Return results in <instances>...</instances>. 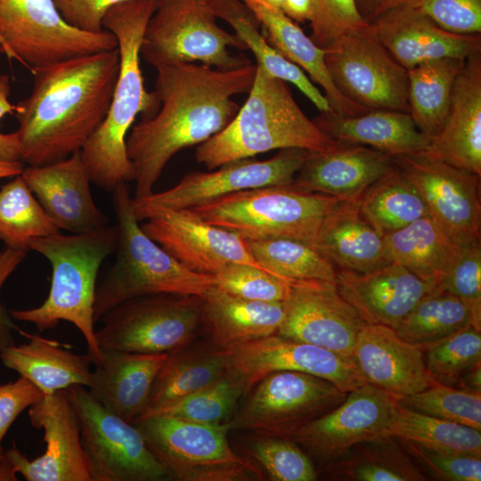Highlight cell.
Listing matches in <instances>:
<instances>
[{"instance_id": "55", "label": "cell", "mask_w": 481, "mask_h": 481, "mask_svg": "<svg viewBox=\"0 0 481 481\" xmlns=\"http://www.w3.org/2000/svg\"><path fill=\"white\" fill-rule=\"evenodd\" d=\"M27 252L24 249L6 247L0 253V295L5 281L22 262ZM19 330V327L13 322V318L6 311L0 298V353L15 345L14 332Z\"/></svg>"}, {"instance_id": "38", "label": "cell", "mask_w": 481, "mask_h": 481, "mask_svg": "<svg viewBox=\"0 0 481 481\" xmlns=\"http://www.w3.org/2000/svg\"><path fill=\"white\" fill-rule=\"evenodd\" d=\"M358 208L382 238L428 216L422 199L396 166L363 192Z\"/></svg>"}, {"instance_id": "9", "label": "cell", "mask_w": 481, "mask_h": 481, "mask_svg": "<svg viewBox=\"0 0 481 481\" xmlns=\"http://www.w3.org/2000/svg\"><path fill=\"white\" fill-rule=\"evenodd\" d=\"M209 0H158L144 30L140 53L157 68L196 61L221 69L251 61L235 56L231 48L248 50L244 42L216 21Z\"/></svg>"}, {"instance_id": "7", "label": "cell", "mask_w": 481, "mask_h": 481, "mask_svg": "<svg viewBox=\"0 0 481 481\" xmlns=\"http://www.w3.org/2000/svg\"><path fill=\"white\" fill-rule=\"evenodd\" d=\"M342 202L292 182L244 190L189 209L245 240L289 238L314 246L323 221Z\"/></svg>"}, {"instance_id": "27", "label": "cell", "mask_w": 481, "mask_h": 481, "mask_svg": "<svg viewBox=\"0 0 481 481\" xmlns=\"http://www.w3.org/2000/svg\"><path fill=\"white\" fill-rule=\"evenodd\" d=\"M422 153L481 176V52L466 59L444 126Z\"/></svg>"}, {"instance_id": "14", "label": "cell", "mask_w": 481, "mask_h": 481, "mask_svg": "<svg viewBox=\"0 0 481 481\" xmlns=\"http://www.w3.org/2000/svg\"><path fill=\"white\" fill-rule=\"evenodd\" d=\"M325 64L337 89L371 110L409 112L408 73L370 24L348 31L325 48Z\"/></svg>"}, {"instance_id": "30", "label": "cell", "mask_w": 481, "mask_h": 481, "mask_svg": "<svg viewBox=\"0 0 481 481\" xmlns=\"http://www.w3.org/2000/svg\"><path fill=\"white\" fill-rule=\"evenodd\" d=\"M313 120L336 142L369 146L392 157L423 152L431 141L405 111L371 110L355 116L330 111L321 113Z\"/></svg>"}, {"instance_id": "34", "label": "cell", "mask_w": 481, "mask_h": 481, "mask_svg": "<svg viewBox=\"0 0 481 481\" xmlns=\"http://www.w3.org/2000/svg\"><path fill=\"white\" fill-rule=\"evenodd\" d=\"M383 241L389 262L403 265L434 287L446 277L464 249L429 216L383 237Z\"/></svg>"}, {"instance_id": "26", "label": "cell", "mask_w": 481, "mask_h": 481, "mask_svg": "<svg viewBox=\"0 0 481 481\" xmlns=\"http://www.w3.org/2000/svg\"><path fill=\"white\" fill-rule=\"evenodd\" d=\"M336 270L340 295L368 324L395 329L417 302L436 288L394 262L365 273Z\"/></svg>"}, {"instance_id": "54", "label": "cell", "mask_w": 481, "mask_h": 481, "mask_svg": "<svg viewBox=\"0 0 481 481\" xmlns=\"http://www.w3.org/2000/svg\"><path fill=\"white\" fill-rule=\"evenodd\" d=\"M126 1L129 0H53L69 25L94 33L103 30L102 20L110 8Z\"/></svg>"}, {"instance_id": "61", "label": "cell", "mask_w": 481, "mask_h": 481, "mask_svg": "<svg viewBox=\"0 0 481 481\" xmlns=\"http://www.w3.org/2000/svg\"><path fill=\"white\" fill-rule=\"evenodd\" d=\"M0 50L7 56L9 60H11L10 52L1 37H0Z\"/></svg>"}, {"instance_id": "57", "label": "cell", "mask_w": 481, "mask_h": 481, "mask_svg": "<svg viewBox=\"0 0 481 481\" xmlns=\"http://www.w3.org/2000/svg\"><path fill=\"white\" fill-rule=\"evenodd\" d=\"M416 0H356L357 9L367 22L371 23L383 13Z\"/></svg>"}, {"instance_id": "33", "label": "cell", "mask_w": 481, "mask_h": 481, "mask_svg": "<svg viewBox=\"0 0 481 481\" xmlns=\"http://www.w3.org/2000/svg\"><path fill=\"white\" fill-rule=\"evenodd\" d=\"M314 247L338 269L365 273L391 263L383 238L362 216L358 201H344L327 216Z\"/></svg>"}, {"instance_id": "12", "label": "cell", "mask_w": 481, "mask_h": 481, "mask_svg": "<svg viewBox=\"0 0 481 481\" xmlns=\"http://www.w3.org/2000/svg\"><path fill=\"white\" fill-rule=\"evenodd\" d=\"M227 421L230 430L290 438L338 405L347 393L330 381L298 371H277L261 379Z\"/></svg>"}, {"instance_id": "25", "label": "cell", "mask_w": 481, "mask_h": 481, "mask_svg": "<svg viewBox=\"0 0 481 481\" xmlns=\"http://www.w3.org/2000/svg\"><path fill=\"white\" fill-rule=\"evenodd\" d=\"M395 167L394 157L374 148L337 142L309 152L293 183L304 190L357 202L377 180Z\"/></svg>"}, {"instance_id": "51", "label": "cell", "mask_w": 481, "mask_h": 481, "mask_svg": "<svg viewBox=\"0 0 481 481\" xmlns=\"http://www.w3.org/2000/svg\"><path fill=\"white\" fill-rule=\"evenodd\" d=\"M399 442L412 457L439 479L481 480V455L440 452L411 442Z\"/></svg>"}, {"instance_id": "3", "label": "cell", "mask_w": 481, "mask_h": 481, "mask_svg": "<svg viewBox=\"0 0 481 481\" xmlns=\"http://www.w3.org/2000/svg\"><path fill=\"white\" fill-rule=\"evenodd\" d=\"M157 6L158 0H129L110 8L102 20L117 39L119 71L106 117L80 153L91 182L106 192L135 181L127 135L137 116L150 118L159 108L155 92L144 86L140 66L144 30Z\"/></svg>"}, {"instance_id": "5", "label": "cell", "mask_w": 481, "mask_h": 481, "mask_svg": "<svg viewBox=\"0 0 481 481\" xmlns=\"http://www.w3.org/2000/svg\"><path fill=\"white\" fill-rule=\"evenodd\" d=\"M117 242L116 225L82 233L58 232L31 240L29 249L43 255L51 264L49 294L40 306L11 310V316L35 324L40 331L55 328L61 321L71 322L86 339L91 363H97L102 348L96 339L94 318L96 279Z\"/></svg>"}, {"instance_id": "23", "label": "cell", "mask_w": 481, "mask_h": 481, "mask_svg": "<svg viewBox=\"0 0 481 481\" xmlns=\"http://www.w3.org/2000/svg\"><path fill=\"white\" fill-rule=\"evenodd\" d=\"M369 24L406 69L442 58L466 60L481 52V35L448 32L412 4L394 8Z\"/></svg>"}, {"instance_id": "29", "label": "cell", "mask_w": 481, "mask_h": 481, "mask_svg": "<svg viewBox=\"0 0 481 481\" xmlns=\"http://www.w3.org/2000/svg\"><path fill=\"white\" fill-rule=\"evenodd\" d=\"M241 1L262 25L268 43L306 71L312 81L322 88L335 113L355 116L369 110L353 102L337 89L325 64V49L319 47L281 8L265 0Z\"/></svg>"}, {"instance_id": "41", "label": "cell", "mask_w": 481, "mask_h": 481, "mask_svg": "<svg viewBox=\"0 0 481 481\" xmlns=\"http://www.w3.org/2000/svg\"><path fill=\"white\" fill-rule=\"evenodd\" d=\"M387 436L440 452L481 455L480 430L418 412L398 402Z\"/></svg>"}, {"instance_id": "13", "label": "cell", "mask_w": 481, "mask_h": 481, "mask_svg": "<svg viewBox=\"0 0 481 481\" xmlns=\"http://www.w3.org/2000/svg\"><path fill=\"white\" fill-rule=\"evenodd\" d=\"M0 37L11 60L29 70L118 46L108 30L94 33L69 25L53 0H0Z\"/></svg>"}, {"instance_id": "47", "label": "cell", "mask_w": 481, "mask_h": 481, "mask_svg": "<svg viewBox=\"0 0 481 481\" xmlns=\"http://www.w3.org/2000/svg\"><path fill=\"white\" fill-rule=\"evenodd\" d=\"M249 454L274 481H314L316 470L309 457L291 439L256 435Z\"/></svg>"}, {"instance_id": "10", "label": "cell", "mask_w": 481, "mask_h": 481, "mask_svg": "<svg viewBox=\"0 0 481 481\" xmlns=\"http://www.w3.org/2000/svg\"><path fill=\"white\" fill-rule=\"evenodd\" d=\"M65 390L78 417L91 481H163L172 477L134 423L107 410L82 385Z\"/></svg>"}, {"instance_id": "32", "label": "cell", "mask_w": 481, "mask_h": 481, "mask_svg": "<svg viewBox=\"0 0 481 481\" xmlns=\"http://www.w3.org/2000/svg\"><path fill=\"white\" fill-rule=\"evenodd\" d=\"M19 333L29 342L7 347L0 353L3 364L29 380L44 395H52L71 386L91 385L92 363L88 355L75 354L55 340L29 334L21 330Z\"/></svg>"}, {"instance_id": "50", "label": "cell", "mask_w": 481, "mask_h": 481, "mask_svg": "<svg viewBox=\"0 0 481 481\" xmlns=\"http://www.w3.org/2000/svg\"><path fill=\"white\" fill-rule=\"evenodd\" d=\"M311 39L321 48L329 47L343 34L368 25L356 0H314Z\"/></svg>"}, {"instance_id": "52", "label": "cell", "mask_w": 481, "mask_h": 481, "mask_svg": "<svg viewBox=\"0 0 481 481\" xmlns=\"http://www.w3.org/2000/svg\"><path fill=\"white\" fill-rule=\"evenodd\" d=\"M412 4L448 32L481 35V0H416Z\"/></svg>"}, {"instance_id": "6", "label": "cell", "mask_w": 481, "mask_h": 481, "mask_svg": "<svg viewBox=\"0 0 481 481\" xmlns=\"http://www.w3.org/2000/svg\"><path fill=\"white\" fill-rule=\"evenodd\" d=\"M112 193L118 230L116 257L96 287L95 322L131 298L156 294L201 297L215 285L214 275L188 269L143 232L126 183L118 184Z\"/></svg>"}, {"instance_id": "60", "label": "cell", "mask_w": 481, "mask_h": 481, "mask_svg": "<svg viewBox=\"0 0 481 481\" xmlns=\"http://www.w3.org/2000/svg\"><path fill=\"white\" fill-rule=\"evenodd\" d=\"M23 169L21 161H0V179L19 175Z\"/></svg>"}, {"instance_id": "37", "label": "cell", "mask_w": 481, "mask_h": 481, "mask_svg": "<svg viewBox=\"0 0 481 481\" xmlns=\"http://www.w3.org/2000/svg\"><path fill=\"white\" fill-rule=\"evenodd\" d=\"M465 61L442 58L407 69L409 113L422 134L432 138L442 129Z\"/></svg>"}, {"instance_id": "48", "label": "cell", "mask_w": 481, "mask_h": 481, "mask_svg": "<svg viewBox=\"0 0 481 481\" xmlns=\"http://www.w3.org/2000/svg\"><path fill=\"white\" fill-rule=\"evenodd\" d=\"M215 286L242 298L262 302H285L292 285L270 273L246 264H231L214 275Z\"/></svg>"}, {"instance_id": "39", "label": "cell", "mask_w": 481, "mask_h": 481, "mask_svg": "<svg viewBox=\"0 0 481 481\" xmlns=\"http://www.w3.org/2000/svg\"><path fill=\"white\" fill-rule=\"evenodd\" d=\"M331 472L341 479L356 481L426 480L394 437L384 436L352 447L330 464Z\"/></svg>"}, {"instance_id": "2", "label": "cell", "mask_w": 481, "mask_h": 481, "mask_svg": "<svg viewBox=\"0 0 481 481\" xmlns=\"http://www.w3.org/2000/svg\"><path fill=\"white\" fill-rule=\"evenodd\" d=\"M29 95L15 105L20 161L54 163L80 151L106 117L119 71L114 49L30 70Z\"/></svg>"}, {"instance_id": "16", "label": "cell", "mask_w": 481, "mask_h": 481, "mask_svg": "<svg viewBox=\"0 0 481 481\" xmlns=\"http://www.w3.org/2000/svg\"><path fill=\"white\" fill-rule=\"evenodd\" d=\"M309 152L299 148L281 149L265 160L249 158L209 172L189 173L166 191L133 198L135 216L140 222L154 209L190 208L248 189L291 183Z\"/></svg>"}, {"instance_id": "15", "label": "cell", "mask_w": 481, "mask_h": 481, "mask_svg": "<svg viewBox=\"0 0 481 481\" xmlns=\"http://www.w3.org/2000/svg\"><path fill=\"white\" fill-rule=\"evenodd\" d=\"M428 216L462 248L481 244L480 176L424 153L394 157Z\"/></svg>"}, {"instance_id": "49", "label": "cell", "mask_w": 481, "mask_h": 481, "mask_svg": "<svg viewBox=\"0 0 481 481\" xmlns=\"http://www.w3.org/2000/svg\"><path fill=\"white\" fill-rule=\"evenodd\" d=\"M467 306L472 326L481 330V244L464 248L457 263L437 285Z\"/></svg>"}, {"instance_id": "24", "label": "cell", "mask_w": 481, "mask_h": 481, "mask_svg": "<svg viewBox=\"0 0 481 481\" xmlns=\"http://www.w3.org/2000/svg\"><path fill=\"white\" fill-rule=\"evenodd\" d=\"M365 382L399 399L433 384L423 349L401 338L395 330L366 324L359 331L352 355Z\"/></svg>"}, {"instance_id": "58", "label": "cell", "mask_w": 481, "mask_h": 481, "mask_svg": "<svg viewBox=\"0 0 481 481\" xmlns=\"http://www.w3.org/2000/svg\"><path fill=\"white\" fill-rule=\"evenodd\" d=\"M281 10L297 23L310 21L314 12V0H284Z\"/></svg>"}, {"instance_id": "43", "label": "cell", "mask_w": 481, "mask_h": 481, "mask_svg": "<svg viewBox=\"0 0 481 481\" xmlns=\"http://www.w3.org/2000/svg\"><path fill=\"white\" fill-rule=\"evenodd\" d=\"M59 231L21 174L0 187V240L6 247L29 251L31 240Z\"/></svg>"}, {"instance_id": "28", "label": "cell", "mask_w": 481, "mask_h": 481, "mask_svg": "<svg viewBox=\"0 0 481 481\" xmlns=\"http://www.w3.org/2000/svg\"><path fill=\"white\" fill-rule=\"evenodd\" d=\"M167 354H140L102 348L88 391L107 410L134 422L144 412Z\"/></svg>"}, {"instance_id": "62", "label": "cell", "mask_w": 481, "mask_h": 481, "mask_svg": "<svg viewBox=\"0 0 481 481\" xmlns=\"http://www.w3.org/2000/svg\"><path fill=\"white\" fill-rule=\"evenodd\" d=\"M269 4H273V6H276L278 8L282 7L284 0H265Z\"/></svg>"}, {"instance_id": "31", "label": "cell", "mask_w": 481, "mask_h": 481, "mask_svg": "<svg viewBox=\"0 0 481 481\" xmlns=\"http://www.w3.org/2000/svg\"><path fill=\"white\" fill-rule=\"evenodd\" d=\"M200 298L201 322L225 350L278 333L285 318V302L249 300L215 285Z\"/></svg>"}, {"instance_id": "45", "label": "cell", "mask_w": 481, "mask_h": 481, "mask_svg": "<svg viewBox=\"0 0 481 481\" xmlns=\"http://www.w3.org/2000/svg\"><path fill=\"white\" fill-rule=\"evenodd\" d=\"M421 348L433 383L455 387L465 373L481 363V334L472 325Z\"/></svg>"}, {"instance_id": "53", "label": "cell", "mask_w": 481, "mask_h": 481, "mask_svg": "<svg viewBox=\"0 0 481 481\" xmlns=\"http://www.w3.org/2000/svg\"><path fill=\"white\" fill-rule=\"evenodd\" d=\"M43 396V393L23 377L0 385V456L4 452L1 442L12 422Z\"/></svg>"}, {"instance_id": "46", "label": "cell", "mask_w": 481, "mask_h": 481, "mask_svg": "<svg viewBox=\"0 0 481 481\" xmlns=\"http://www.w3.org/2000/svg\"><path fill=\"white\" fill-rule=\"evenodd\" d=\"M397 402L418 412L481 430V393L433 383Z\"/></svg>"}, {"instance_id": "11", "label": "cell", "mask_w": 481, "mask_h": 481, "mask_svg": "<svg viewBox=\"0 0 481 481\" xmlns=\"http://www.w3.org/2000/svg\"><path fill=\"white\" fill-rule=\"evenodd\" d=\"M98 345L140 354H168L189 345L201 322V298L156 294L124 301L101 319Z\"/></svg>"}, {"instance_id": "56", "label": "cell", "mask_w": 481, "mask_h": 481, "mask_svg": "<svg viewBox=\"0 0 481 481\" xmlns=\"http://www.w3.org/2000/svg\"><path fill=\"white\" fill-rule=\"evenodd\" d=\"M11 92L10 78L0 75V120L9 113H13L15 105L9 101ZM0 161H20V144L16 132H0Z\"/></svg>"}, {"instance_id": "36", "label": "cell", "mask_w": 481, "mask_h": 481, "mask_svg": "<svg viewBox=\"0 0 481 481\" xmlns=\"http://www.w3.org/2000/svg\"><path fill=\"white\" fill-rule=\"evenodd\" d=\"M216 18L226 21L272 77L293 84L321 113L333 111L324 94L305 71L281 54L260 32L259 22L241 0H209Z\"/></svg>"}, {"instance_id": "59", "label": "cell", "mask_w": 481, "mask_h": 481, "mask_svg": "<svg viewBox=\"0 0 481 481\" xmlns=\"http://www.w3.org/2000/svg\"><path fill=\"white\" fill-rule=\"evenodd\" d=\"M469 392L481 393V363L465 373L454 387Z\"/></svg>"}, {"instance_id": "1", "label": "cell", "mask_w": 481, "mask_h": 481, "mask_svg": "<svg viewBox=\"0 0 481 481\" xmlns=\"http://www.w3.org/2000/svg\"><path fill=\"white\" fill-rule=\"evenodd\" d=\"M159 108L134 125L126 151L135 173L134 199L153 192L167 162L178 151L200 145L223 130L240 107L232 97L249 93L257 64L221 69L173 63L156 68Z\"/></svg>"}, {"instance_id": "8", "label": "cell", "mask_w": 481, "mask_h": 481, "mask_svg": "<svg viewBox=\"0 0 481 481\" xmlns=\"http://www.w3.org/2000/svg\"><path fill=\"white\" fill-rule=\"evenodd\" d=\"M148 447L183 481H249L263 478L262 469L240 456L227 439L228 423L205 424L166 415L133 422Z\"/></svg>"}, {"instance_id": "35", "label": "cell", "mask_w": 481, "mask_h": 481, "mask_svg": "<svg viewBox=\"0 0 481 481\" xmlns=\"http://www.w3.org/2000/svg\"><path fill=\"white\" fill-rule=\"evenodd\" d=\"M227 363L228 350L216 346H186L167 354L139 418L215 383L227 373Z\"/></svg>"}, {"instance_id": "21", "label": "cell", "mask_w": 481, "mask_h": 481, "mask_svg": "<svg viewBox=\"0 0 481 481\" xmlns=\"http://www.w3.org/2000/svg\"><path fill=\"white\" fill-rule=\"evenodd\" d=\"M285 309L277 334L351 358L357 335L367 324L333 282L294 283Z\"/></svg>"}, {"instance_id": "17", "label": "cell", "mask_w": 481, "mask_h": 481, "mask_svg": "<svg viewBox=\"0 0 481 481\" xmlns=\"http://www.w3.org/2000/svg\"><path fill=\"white\" fill-rule=\"evenodd\" d=\"M284 371L325 379L346 393L367 383L351 357L277 333L228 350L227 372L245 394L267 375Z\"/></svg>"}, {"instance_id": "42", "label": "cell", "mask_w": 481, "mask_h": 481, "mask_svg": "<svg viewBox=\"0 0 481 481\" xmlns=\"http://www.w3.org/2000/svg\"><path fill=\"white\" fill-rule=\"evenodd\" d=\"M472 325L464 303L434 288L423 296L395 329L404 340L424 347Z\"/></svg>"}, {"instance_id": "20", "label": "cell", "mask_w": 481, "mask_h": 481, "mask_svg": "<svg viewBox=\"0 0 481 481\" xmlns=\"http://www.w3.org/2000/svg\"><path fill=\"white\" fill-rule=\"evenodd\" d=\"M143 220V232L193 272L215 275L231 264L263 269L243 238L205 222L189 208L154 209Z\"/></svg>"}, {"instance_id": "19", "label": "cell", "mask_w": 481, "mask_h": 481, "mask_svg": "<svg viewBox=\"0 0 481 481\" xmlns=\"http://www.w3.org/2000/svg\"><path fill=\"white\" fill-rule=\"evenodd\" d=\"M397 398L365 383L349 391L327 413L310 421L289 439L325 465L342 458L355 445L387 436Z\"/></svg>"}, {"instance_id": "40", "label": "cell", "mask_w": 481, "mask_h": 481, "mask_svg": "<svg viewBox=\"0 0 481 481\" xmlns=\"http://www.w3.org/2000/svg\"><path fill=\"white\" fill-rule=\"evenodd\" d=\"M246 241L265 271L291 285L303 281L337 283L336 267L307 242L289 238Z\"/></svg>"}, {"instance_id": "4", "label": "cell", "mask_w": 481, "mask_h": 481, "mask_svg": "<svg viewBox=\"0 0 481 481\" xmlns=\"http://www.w3.org/2000/svg\"><path fill=\"white\" fill-rule=\"evenodd\" d=\"M336 143L304 113L286 82L257 65L244 104L223 130L198 145L195 157L212 170L273 150L299 148L314 152Z\"/></svg>"}, {"instance_id": "44", "label": "cell", "mask_w": 481, "mask_h": 481, "mask_svg": "<svg viewBox=\"0 0 481 481\" xmlns=\"http://www.w3.org/2000/svg\"><path fill=\"white\" fill-rule=\"evenodd\" d=\"M243 395L242 384L227 372L215 383L139 419L166 415L198 423L223 424L230 420Z\"/></svg>"}, {"instance_id": "18", "label": "cell", "mask_w": 481, "mask_h": 481, "mask_svg": "<svg viewBox=\"0 0 481 481\" xmlns=\"http://www.w3.org/2000/svg\"><path fill=\"white\" fill-rule=\"evenodd\" d=\"M34 428L44 431L45 452L30 461L17 448L2 454L11 476L29 481H91L77 414L66 390L44 395L29 408Z\"/></svg>"}, {"instance_id": "22", "label": "cell", "mask_w": 481, "mask_h": 481, "mask_svg": "<svg viewBox=\"0 0 481 481\" xmlns=\"http://www.w3.org/2000/svg\"><path fill=\"white\" fill-rule=\"evenodd\" d=\"M21 176L60 230L82 233L108 225L107 216L94 201L80 151L54 163L28 166Z\"/></svg>"}]
</instances>
